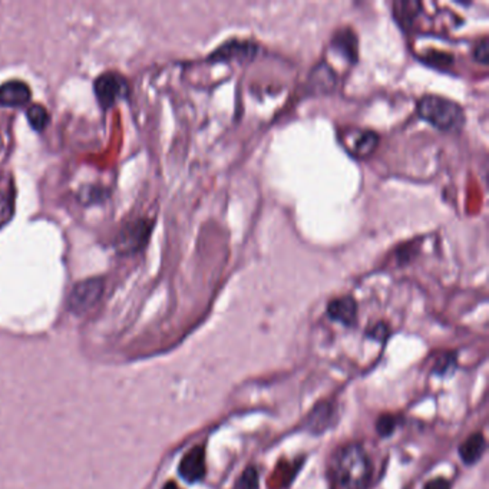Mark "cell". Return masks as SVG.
Instances as JSON below:
<instances>
[{
    "instance_id": "cell-10",
    "label": "cell",
    "mask_w": 489,
    "mask_h": 489,
    "mask_svg": "<svg viewBox=\"0 0 489 489\" xmlns=\"http://www.w3.org/2000/svg\"><path fill=\"white\" fill-rule=\"evenodd\" d=\"M485 451L486 441L483 432H475V434L471 435L469 438L462 442L458 449L462 462L468 466L475 465L476 462L481 461Z\"/></svg>"
},
{
    "instance_id": "cell-11",
    "label": "cell",
    "mask_w": 489,
    "mask_h": 489,
    "mask_svg": "<svg viewBox=\"0 0 489 489\" xmlns=\"http://www.w3.org/2000/svg\"><path fill=\"white\" fill-rule=\"evenodd\" d=\"M333 409L332 405L330 404H320L316 405L315 409L310 412L308 419H306V424H308V428L315 434H320V432H325V429L328 426H330V421L333 417Z\"/></svg>"
},
{
    "instance_id": "cell-1",
    "label": "cell",
    "mask_w": 489,
    "mask_h": 489,
    "mask_svg": "<svg viewBox=\"0 0 489 489\" xmlns=\"http://www.w3.org/2000/svg\"><path fill=\"white\" fill-rule=\"evenodd\" d=\"M372 475V459L356 442L336 448L326 466L328 489H367Z\"/></svg>"
},
{
    "instance_id": "cell-6",
    "label": "cell",
    "mask_w": 489,
    "mask_h": 489,
    "mask_svg": "<svg viewBox=\"0 0 489 489\" xmlns=\"http://www.w3.org/2000/svg\"><path fill=\"white\" fill-rule=\"evenodd\" d=\"M259 48L253 42L249 41H233L227 42L221 44L216 52H212L210 55L211 62H246L251 61L257 55Z\"/></svg>"
},
{
    "instance_id": "cell-22",
    "label": "cell",
    "mask_w": 489,
    "mask_h": 489,
    "mask_svg": "<svg viewBox=\"0 0 489 489\" xmlns=\"http://www.w3.org/2000/svg\"><path fill=\"white\" fill-rule=\"evenodd\" d=\"M164 489H180V488H178V485L175 483H168V484H165Z\"/></svg>"
},
{
    "instance_id": "cell-12",
    "label": "cell",
    "mask_w": 489,
    "mask_h": 489,
    "mask_svg": "<svg viewBox=\"0 0 489 489\" xmlns=\"http://www.w3.org/2000/svg\"><path fill=\"white\" fill-rule=\"evenodd\" d=\"M308 83L316 91H326L328 93V91H330L336 85L335 73H333L330 66L326 65V64H320V65L313 69V73L310 75V83Z\"/></svg>"
},
{
    "instance_id": "cell-15",
    "label": "cell",
    "mask_w": 489,
    "mask_h": 489,
    "mask_svg": "<svg viewBox=\"0 0 489 489\" xmlns=\"http://www.w3.org/2000/svg\"><path fill=\"white\" fill-rule=\"evenodd\" d=\"M233 489H260L259 473L254 466H247L234 484Z\"/></svg>"
},
{
    "instance_id": "cell-18",
    "label": "cell",
    "mask_w": 489,
    "mask_h": 489,
    "mask_svg": "<svg viewBox=\"0 0 489 489\" xmlns=\"http://www.w3.org/2000/svg\"><path fill=\"white\" fill-rule=\"evenodd\" d=\"M455 356L451 355V353H448V355H444V360H439V362L436 363L434 373L435 375H441V377H445L446 373L451 372V370L455 369Z\"/></svg>"
},
{
    "instance_id": "cell-19",
    "label": "cell",
    "mask_w": 489,
    "mask_h": 489,
    "mask_svg": "<svg viewBox=\"0 0 489 489\" xmlns=\"http://www.w3.org/2000/svg\"><path fill=\"white\" fill-rule=\"evenodd\" d=\"M488 39L483 38V41L476 44L475 51H474V58H475L479 64H483V65H486V64H488Z\"/></svg>"
},
{
    "instance_id": "cell-14",
    "label": "cell",
    "mask_w": 489,
    "mask_h": 489,
    "mask_svg": "<svg viewBox=\"0 0 489 489\" xmlns=\"http://www.w3.org/2000/svg\"><path fill=\"white\" fill-rule=\"evenodd\" d=\"M335 48L339 49L342 52L343 55L346 58L350 59V61H356L357 58V42H356L355 34L353 32L345 31L342 34H337L335 38Z\"/></svg>"
},
{
    "instance_id": "cell-4",
    "label": "cell",
    "mask_w": 489,
    "mask_h": 489,
    "mask_svg": "<svg viewBox=\"0 0 489 489\" xmlns=\"http://www.w3.org/2000/svg\"><path fill=\"white\" fill-rule=\"evenodd\" d=\"M96 98L103 108L115 105L128 95L127 79L117 73H106L95 81Z\"/></svg>"
},
{
    "instance_id": "cell-8",
    "label": "cell",
    "mask_w": 489,
    "mask_h": 489,
    "mask_svg": "<svg viewBox=\"0 0 489 489\" xmlns=\"http://www.w3.org/2000/svg\"><path fill=\"white\" fill-rule=\"evenodd\" d=\"M31 98V88L22 81H9L0 86V106L5 108L26 105Z\"/></svg>"
},
{
    "instance_id": "cell-5",
    "label": "cell",
    "mask_w": 489,
    "mask_h": 489,
    "mask_svg": "<svg viewBox=\"0 0 489 489\" xmlns=\"http://www.w3.org/2000/svg\"><path fill=\"white\" fill-rule=\"evenodd\" d=\"M178 473L181 475L184 481L189 484H195L204 479L207 474L206 464V449L201 445L190 449L184 456H182Z\"/></svg>"
},
{
    "instance_id": "cell-21",
    "label": "cell",
    "mask_w": 489,
    "mask_h": 489,
    "mask_svg": "<svg viewBox=\"0 0 489 489\" xmlns=\"http://www.w3.org/2000/svg\"><path fill=\"white\" fill-rule=\"evenodd\" d=\"M424 489H451V483L448 479L439 478L431 479L429 483L425 484Z\"/></svg>"
},
{
    "instance_id": "cell-9",
    "label": "cell",
    "mask_w": 489,
    "mask_h": 489,
    "mask_svg": "<svg viewBox=\"0 0 489 489\" xmlns=\"http://www.w3.org/2000/svg\"><path fill=\"white\" fill-rule=\"evenodd\" d=\"M379 144V135L373 131H352L346 147L355 157L367 158L373 154Z\"/></svg>"
},
{
    "instance_id": "cell-20",
    "label": "cell",
    "mask_w": 489,
    "mask_h": 489,
    "mask_svg": "<svg viewBox=\"0 0 489 489\" xmlns=\"http://www.w3.org/2000/svg\"><path fill=\"white\" fill-rule=\"evenodd\" d=\"M367 335L375 340H380V342H385L389 337V328L385 323H377V326H373L372 330H370Z\"/></svg>"
},
{
    "instance_id": "cell-2",
    "label": "cell",
    "mask_w": 489,
    "mask_h": 489,
    "mask_svg": "<svg viewBox=\"0 0 489 489\" xmlns=\"http://www.w3.org/2000/svg\"><path fill=\"white\" fill-rule=\"evenodd\" d=\"M417 113L432 127L455 132L465 125V112L459 103L439 95H424L416 103Z\"/></svg>"
},
{
    "instance_id": "cell-7",
    "label": "cell",
    "mask_w": 489,
    "mask_h": 489,
    "mask_svg": "<svg viewBox=\"0 0 489 489\" xmlns=\"http://www.w3.org/2000/svg\"><path fill=\"white\" fill-rule=\"evenodd\" d=\"M328 318L346 328H352L357 322V303L352 296L337 298L328 305Z\"/></svg>"
},
{
    "instance_id": "cell-13",
    "label": "cell",
    "mask_w": 489,
    "mask_h": 489,
    "mask_svg": "<svg viewBox=\"0 0 489 489\" xmlns=\"http://www.w3.org/2000/svg\"><path fill=\"white\" fill-rule=\"evenodd\" d=\"M395 17L400 24H411L421 12L419 2H395Z\"/></svg>"
},
{
    "instance_id": "cell-16",
    "label": "cell",
    "mask_w": 489,
    "mask_h": 489,
    "mask_svg": "<svg viewBox=\"0 0 489 489\" xmlns=\"http://www.w3.org/2000/svg\"><path fill=\"white\" fill-rule=\"evenodd\" d=\"M399 426V419L395 415H380L377 421V432L382 438H389Z\"/></svg>"
},
{
    "instance_id": "cell-3",
    "label": "cell",
    "mask_w": 489,
    "mask_h": 489,
    "mask_svg": "<svg viewBox=\"0 0 489 489\" xmlns=\"http://www.w3.org/2000/svg\"><path fill=\"white\" fill-rule=\"evenodd\" d=\"M103 293V279H88V280L81 281L69 295V308L76 315H83L101 300Z\"/></svg>"
},
{
    "instance_id": "cell-17",
    "label": "cell",
    "mask_w": 489,
    "mask_h": 489,
    "mask_svg": "<svg viewBox=\"0 0 489 489\" xmlns=\"http://www.w3.org/2000/svg\"><path fill=\"white\" fill-rule=\"evenodd\" d=\"M28 121L34 130L42 131L49 122L48 111L42 105L31 106L28 110Z\"/></svg>"
}]
</instances>
